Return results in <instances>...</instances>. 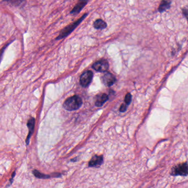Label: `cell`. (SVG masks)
<instances>
[{"mask_svg":"<svg viewBox=\"0 0 188 188\" xmlns=\"http://www.w3.org/2000/svg\"><path fill=\"white\" fill-rule=\"evenodd\" d=\"M88 16V13H85L84 15H83L82 17L80 18L79 20H78L77 21L74 22L71 24L66 27L65 28L63 29V30L61 31L59 36L56 38V40H59L63 39L67 37L68 35L71 33L72 31H74L75 29L77 28L78 26L80 24V23L82 22L83 20L85 19V17Z\"/></svg>","mask_w":188,"mask_h":188,"instance_id":"6da1fadb","label":"cell"},{"mask_svg":"<svg viewBox=\"0 0 188 188\" xmlns=\"http://www.w3.org/2000/svg\"><path fill=\"white\" fill-rule=\"evenodd\" d=\"M82 98L78 96H74L66 100L63 103V107L68 111H73L80 108L82 105Z\"/></svg>","mask_w":188,"mask_h":188,"instance_id":"7a4b0ae2","label":"cell"},{"mask_svg":"<svg viewBox=\"0 0 188 188\" xmlns=\"http://www.w3.org/2000/svg\"><path fill=\"white\" fill-rule=\"evenodd\" d=\"M109 63L108 61L105 59L97 61V62L94 63L92 66L93 68L96 71L100 72H104L108 70Z\"/></svg>","mask_w":188,"mask_h":188,"instance_id":"3957f363","label":"cell"},{"mask_svg":"<svg viewBox=\"0 0 188 188\" xmlns=\"http://www.w3.org/2000/svg\"><path fill=\"white\" fill-rule=\"evenodd\" d=\"M93 77V72L91 71H86L80 77V83L83 87H87L91 83Z\"/></svg>","mask_w":188,"mask_h":188,"instance_id":"277c9868","label":"cell"},{"mask_svg":"<svg viewBox=\"0 0 188 188\" xmlns=\"http://www.w3.org/2000/svg\"><path fill=\"white\" fill-rule=\"evenodd\" d=\"M172 174L174 175H188V164L183 163L175 167Z\"/></svg>","mask_w":188,"mask_h":188,"instance_id":"5b68a950","label":"cell"},{"mask_svg":"<svg viewBox=\"0 0 188 188\" xmlns=\"http://www.w3.org/2000/svg\"><path fill=\"white\" fill-rule=\"evenodd\" d=\"M102 81L104 85L108 87H110L115 82L116 78L111 73L107 72L102 77Z\"/></svg>","mask_w":188,"mask_h":188,"instance_id":"8992f818","label":"cell"},{"mask_svg":"<svg viewBox=\"0 0 188 188\" xmlns=\"http://www.w3.org/2000/svg\"><path fill=\"white\" fill-rule=\"evenodd\" d=\"M88 2L89 0H78V3L74 6V9H72L71 11L70 12V14L74 16L77 15L85 7V5L88 3Z\"/></svg>","mask_w":188,"mask_h":188,"instance_id":"52a82bcc","label":"cell"},{"mask_svg":"<svg viewBox=\"0 0 188 188\" xmlns=\"http://www.w3.org/2000/svg\"><path fill=\"white\" fill-rule=\"evenodd\" d=\"M103 157L102 156H94L89 163V166L91 167H98L102 164Z\"/></svg>","mask_w":188,"mask_h":188,"instance_id":"ba28073f","label":"cell"},{"mask_svg":"<svg viewBox=\"0 0 188 188\" xmlns=\"http://www.w3.org/2000/svg\"><path fill=\"white\" fill-rule=\"evenodd\" d=\"M27 125L28 127L29 131L28 136L26 139V143L28 145L29 143L30 138L31 136V135L33 134V130H34V125H35V119H34V118H32L31 119H30V120L28 121V123L27 124Z\"/></svg>","mask_w":188,"mask_h":188,"instance_id":"9c48e42d","label":"cell"},{"mask_svg":"<svg viewBox=\"0 0 188 188\" xmlns=\"http://www.w3.org/2000/svg\"><path fill=\"white\" fill-rule=\"evenodd\" d=\"M108 96L106 94L99 95L97 97V100L95 103L96 106L98 107H102L104 104V103H105L108 100Z\"/></svg>","mask_w":188,"mask_h":188,"instance_id":"30bf717a","label":"cell"},{"mask_svg":"<svg viewBox=\"0 0 188 188\" xmlns=\"http://www.w3.org/2000/svg\"><path fill=\"white\" fill-rule=\"evenodd\" d=\"M171 2L168 0H162L160 3V6L158 7V11L160 13H162L163 12L165 11L171 7Z\"/></svg>","mask_w":188,"mask_h":188,"instance_id":"8fae6325","label":"cell"},{"mask_svg":"<svg viewBox=\"0 0 188 188\" xmlns=\"http://www.w3.org/2000/svg\"><path fill=\"white\" fill-rule=\"evenodd\" d=\"M93 27L96 29H104L107 28V24L102 19H98L93 23Z\"/></svg>","mask_w":188,"mask_h":188,"instance_id":"7c38bea8","label":"cell"},{"mask_svg":"<svg viewBox=\"0 0 188 188\" xmlns=\"http://www.w3.org/2000/svg\"><path fill=\"white\" fill-rule=\"evenodd\" d=\"M5 1L16 7H22V5L24 6L26 2V0H5Z\"/></svg>","mask_w":188,"mask_h":188,"instance_id":"4fadbf2b","label":"cell"},{"mask_svg":"<svg viewBox=\"0 0 188 188\" xmlns=\"http://www.w3.org/2000/svg\"><path fill=\"white\" fill-rule=\"evenodd\" d=\"M33 173L34 175H35V177L38 178H40V179H46V178H50V176H49V175H45V174H42L39 172H38L37 170H34Z\"/></svg>","mask_w":188,"mask_h":188,"instance_id":"5bb4252c","label":"cell"},{"mask_svg":"<svg viewBox=\"0 0 188 188\" xmlns=\"http://www.w3.org/2000/svg\"><path fill=\"white\" fill-rule=\"evenodd\" d=\"M131 95L130 93H128V94L126 95L125 98V102L126 104L127 105H129L130 103L131 102Z\"/></svg>","mask_w":188,"mask_h":188,"instance_id":"9a60e30c","label":"cell"},{"mask_svg":"<svg viewBox=\"0 0 188 188\" xmlns=\"http://www.w3.org/2000/svg\"><path fill=\"white\" fill-rule=\"evenodd\" d=\"M183 13L188 21V9H182Z\"/></svg>","mask_w":188,"mask_h":188,"instance_id":"2e32d148","label":"cell"},{"mask_svg":"<svg viewBox=\"0 0 188 188\" xmlns=\"http://www.w3.org/2000/svg\"><path fill=\"white\" fill-rule=\"evenodd\" d=\"M126 110V106L125 104H123L121 107H120V112H122V113H124V112H125V111Z\"/></svg>","mask_w":188,"mask_h":188,"instance_id":"e0dca14e","label":"cell"},{"mask_svg":"<svg viewBox=\"0 0 188 188\" xmlns=\"http://www.w3.org/2000/svg\"><path fill=\"white\" fill-rule=\"evenodd\" d=\"M14 175H15V172H14V173L13 174V175H12V177L11 179L10 180V182H11V184L12 182H13V178H14Z\"/></svg>","mask_w":188,"mask_h":188,"instance_id":"ac0fdd59","label":"cell"}]
</instances>
